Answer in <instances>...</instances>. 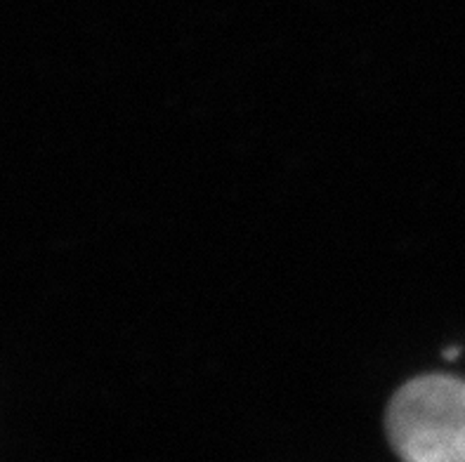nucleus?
I'll use <instances>...</instances> for the list:
<instances>
[{
    "label": "nucleus",
    "instance_id": "nucleus-1",
    "mask_svg": "<svg viewBox=\"0 0 465 462\" xmlns=\"http://www.w3.org/2000/svg\"><path fill=\"white\" fill-rule=\"evenodd\" d=\"M388 437L409 462H465V380L420 375L392 397Z\"/></svg>",
    "mask_w": 465,
    "mask_h": 462
},
{
    "label": "nucleus",
    "instance_id": "nucleus-2",
    "mask_svg": "<svg viewBox=\"0 0 465 462\" xmlns=\"http://www.w3.org/2000/svg\"><path fill=\"white\" fill-rule=\"evenodd\" d=\"M444 357H447V359H456V357H459V347H449V349L444 351Z\"/></svg>",
    "mask_w": 465,
    "mask_h": 462
}]
</instances>
